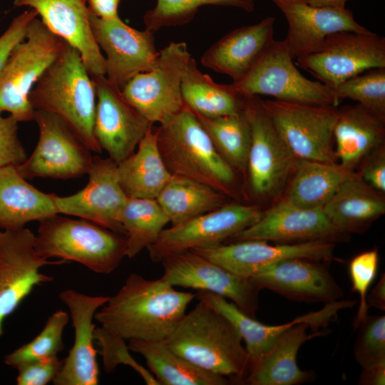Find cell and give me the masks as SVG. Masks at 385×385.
Masks as SVG:
<instances>
[{"label": "cell", "instance_id": "cell-1", "mask_svg": "<svg viewBox=\"0 0 385 385\" xmlns=\"http://www.w3.org/2000/svg\"><path fill=\"white\" fill-rule=\"evenodd\" d=\"M195 297L196 293L178 291L161 277L131 273L94 318L125 340H165Z\"/></svg>", "mask_w": 385, "mask_h": 385}, {"label": "cell", "instance_id": "cell-2", "mask_svg": "<svg viewBox=\"0 0 385 385\" xmlns=\"http://www.w3.org/2000/svg\"><path fill=\"white\" fill-rule=\"evenodd\" d=\"M231 322L199 300L165 340L175 353L195 365L244 384L250 357Z\"/></svg>", "mask_w": 385, "mask_h": 385}, {"label": "cell", "instance_id": "cell-3", "mask_svg": "<svg viewBox=\"0 0 385 385\" xmlns=\"http://www.w3.org/2000/svg\"><path fill=\"white\" fill-rule=\"evenodd\" d=\"M33 108L53 113L91 150L102 151L93 132L96 91L79 52L65 42L56 59L34 86Z\"/></svg>", "mask_w": 385, "mask_h": 385}, {"label": "cell", "instance_id": "cell-4", "mask_svg": "<svg viewBox=\"0 0 385 385\" xmlns=\"http://www.w3.org/2000/svg\"><path fill=\"white\" fill-rule=\"evenodd\" d=\"M158 148L172 175L205 184L227 195L235 182L196 114L186 105L155 130Z\"/></svg>", "mask_w": 385, "mask_h": 385}, {"label": "cell", "instance_id": "cell-5", "mask_svg": "<svg viewBox=\"0 0 385 385\" xmlns=\"http://www.w3.org/2000/svg\"><path fill=\"white\" fill-rule=\"evenodd\" d=\"M36 249L46 259L76 262L108 274L126 257L127 243L124 234L58 213L39 221Z\"/></svg>", "mask_w": 385, "mask_h": 385}, {"label": "cell", "instance_id": "cell-6", "mask_svg": "<svg viewBox=\"0 0 385 385\" xmlns=\"http://www.w3.org/2000/svg\"><path fill=\"white\" fill-rule=\"evenodd\" d=\"M38 16L30 22L24 38L14 46L0 71V112L9 113L19 123L33 120L30 93L66 42Z\"/></svg>", "mask_w": 385, "mask_h": 385}, {"label": "cell", "instance_id": "cell-7", "mask_svg": "<svg viewBox=\"0 0 385 385\" xmlns=\"http://www.w3.org/2000/svg\"><path fill=\"white\" fill-rule=\"evenodd\" d=\"M293 60L284 40H274L251 70L230 86L241 95H265L278 101L337 107L339 101L334 90L304 76Z\"/></svg>", "mask_w": 385, "mask_h": 385}, {"label": "cell", "instance_id": "cell-8", "mask_svg": "<svg viewBox=\"0 0 385 385\" xmlns=\"http://www.w3.org/2000/svg\"><path fill=\"white\" fill-rule=\"evenodd\" d=\"M191 58L185 42H170L151 70L124 85L123 96L150 123L165 122L185 106L181 84Z\"/></svg>", "mask_w": 385, "mask_h": 385}, {"label": "cell", "instance_id": "cell-9", "mask_svg": "<svg viewBox=\"0 0 385 385\" xmlns=\"http://www.w3.org/2000/svg\"><path fill=\"white\" fill-rule=\"evenodd\" d=\"M263 108L296 159L337 163L334 128L337 107L262 100Z\"/></svg>", "mask_w": 385, "mask_h": 385}, {"label": "cell", "instance_id": "cell-10", "mask_svg": "<svg viewBox=\"0 0 385 385\" xmlns=\"http://www.w3.org/2000/svg\"><path fill=\"white\" fill-rule=\"evenodd\" d=\"M296 60V66L333 89L367 70L385 67V38L372 31L337 32L328 36L318 51Z\"/></svg>", "mask_w": 385, "mask_h": 385}, {"label": "cell", "instance_id": "cell-11", "mask_svg": "<svg viewBox=\"0 0 385 385\" xmlns=\"http://www.w3.org/2000/svg\"><path fill=\"white\" fill-rule=\"evenodd\" d=\"M39 137L31 155L16 165L27 180L35 178L71 179L88 174L93 157L90 150L56 115L35 110Z\"/></svg>", "mask_w": 385, "mask_h": 385}, {"label": "cell", "instance_id": "cell-12", "mask_svg": "<svg viewBox=\"0 0 385 385\" xmlns=\"http://www.w3.org/2000/svg\"><path fill=\"white\" fill-rule=\"evenodd\" d=\"M245 96L244 110L251 127L247 170L253 193L274 197L283 189L296 158L266 113L259 96Z\"/></svg>", "mask_w": 385, "mask_h": 385}, {"label": "cell", "instance_id": "cell-13", "mask_svg": "<svg viewBox=\"0 0 385 385\" xmlns=\"http://www.w3.org/2000/svg\"><path fill=\"white\" fill-rule=\"evenodd\" d=\"M262 213L257 206L224 205L163 229L156 241L148 247L150 257L158 262L171 254L221 244L256 222Z\"/></svg>", "mask_w": 385, "mask_h": 385}, {"label": "cell", "instance_id": "cell-14", "mask_svg": "<svg viewBox=\"0 0 385 385\" xmlns=\"http://www.w3.org/2000/svg\"><path fill=\"white\" fill-rule=\"evenodd\" d=\"M64 262L41 257L36 249V235L29 229H0V337L5 319L34 288L53 281L40 272L41 267Z\"/></svg>", "mask_w": 385, "mask_h": 385}, {"label": "cell", "instance_id": "cell-15", "mask_svg": "<svg viewBox=\"0 0 385 385\" xmlns=\"http://www.w3.org/2000/svg\"><path fill=\"white\" fill-rule=\"evenodd\" d=\"M160 262L163 267L161 278L170 285L216 294L256 318L261 289L249 279L226 270L192 250L167 255Z\"/></svg>", "mask_w": 385, "mask_h": 385}, {"label": "cell", "instance_id": "cell-16", "mask_svg": "<svg viewBox=\"0 0 385 385\" xmlns=\"http://www.w3.org/2000/svg\"><path fill=\"white\" fill-rule=\"evenodd\" d=\"M94 39L105 58V76L122 88L136 74L151 70L158 57L153 32L140 31L118 16L103 19L90 11Z\"/></svg>", "mask_w": 385, "mask_h": 385}, {"label": "cell", "instance_id": "cell-17", "mask_svg": "<svg viewBox=\"0 0 385 385\" xmlns=\"http://www.w3.org/2000/svg\"><path fill=\"white\" fill-rule=\"evenodd\" d=\"M335 242L314 240L271 245L268 241L250 240L191 250L226 270L250 279L282 261L304 258L329 262L336 260Z\"/></svg>", "mask_w": 385, "mask_h": 385}, {"label": "cell", "instance_id": "cell-18", "mask_svg": "<svg viewBox=\"0 0 385 385\" xmlns=\"http://www.w3.org/2000/svg\"><path fill=\"white\" fill-rule=\"evenodd\" d=\"M96 91L94 135L102 150L117 164L133 154L153 125L105 76H91Z\"/></svg>", "mask_w": 385, "mask_h": 385}, {"label": "cell", "instance_id": "cell-19", "mask_svg": "<svg viewBox=\"0 0 385 385\" xmlns=\"http://www.w3.org/2000/svg\"><path fill=\"white\" fill-rule=\"evenodd\" d=\"M348 235L335 227L322 208L300 207L284 198L262 212L256 222L230 240L232 242L258 240L279 243L324 240L336 243L346 240Z\"/></svg>", "mask_w": 385, "mask_h": 385}, {"label": "cell", "instance_id": "cell-20", "mask_svg": "<svg viewBox=\"0 0 385 385\" xmlns=\"http://www.w3.org/2000/svg\"><path fill=\"white\" fill-rule=\"evenodd\" d=\"M88 175V182L81 190L63 197L55 194L58 213L76 216L124 234L118 217L128 197L120 185L117 163L111 158L93 157Z\"/></svg>", "mask_w": 385, "mask_h": 385}, {"label": "cell", "instance_id": "cell-21", "mask_svg": "<svg viewBox=\"0 0 385 385\" xmlns=\"http://www.w3.org/2000/svg\"><path fill=\"white\" fill-rule=\"evenodd\" d=\"M324 261L289 259L269 267L249 279L290 300L327 304L344 297V291Z\"/></svg>", "mask_w": 385, "mask_h": 385}, {"label": "cell", "instance_id": "cell-22", "mask_svg": "<svg viewBox=\"0 0 385 385\" xmlns=\"http://www.w3.org/2000/svg\"><path fill=\"white\" fill-rule=\"evenodd\" d=\"M59 299L69 309L75 339L68 356L53 381L54 385H96L99 381L97 349L94 346L96 312L108 300V296H90L66 289Z\"/></svg>", "mask_w": 385, "mask_h": 385}, {"label": "cell", "instance_id": "cell-23", "mask_svg": "<svg viewBox=\"0 0 385 385\" xmlns=\"http://www.w3.org/2000/svg\"><path fill=\"white\" fill-rule=\"evenodd\" d=\"M271 1L287 19L288 32L284 40L293 59L316 52L332 34L371 32L358 24L346 7H317L302 0Z\"/></svg>", "mask_w": 385, "mask_h": 385}, {"label": "cell", "instance_id": "cell-24", "mask_svg": "<svg viewBox=\"0 0 385 385\" xmlns=\"http://www.w3.org/2000/svg\"><path fill=\"white\" fill-rule=\"evenodd\" d=\"M198 300L202 301L224 315L238 331L246 344V350L251 361L265 354L284 332L294 325L307 323L312 332L322 331L336 319L338 312L353 307L356 301L337 300L325 304L320 310L310 312L293 320L279 325L262 324L242 312L234 303L216 294L200 290L196 292Z\"/></svg>", "mask_w": 385, "mask_h": 385}, {"label": "cell", "instance_id": "cell-25", "mask_svg": "<svg viewBox=\"0 0 385 385\" xmlns=\"http://www.w3.org/2000/svg\"><path fill=\"white\" fill-rule=\"evenodd\" d=\"M14 4L35 10L51 32L79 52L91 76H105V58L92 34L87 0H14Z\"/></svg>", "mask_w": 385, "mask_h": 385}, {"label": "cell", "instance_id": "cell-26", "mask_svg": "<svg viewBox=\"0 0 385 385\" xmlns=\"http://www.w3.org/2000/svg\"><path fill=\"white\" fill-rule=\"evenodd\" d=\"M274 22L273 16H268L231 31L204 52L201 63L227 75L232 82L240 80L274 41Z\"/></svg>", "mask_w": 385, "mask_h": 385}, {"label": "cell", "instance_id": "cell-27", "mask_svg": "<svg viewBox=\"0 0 385 385\" xmlns=\"http://www.w3.org/2000/svg\"><path fill=\"white\" fill-rule=\"evenodd\" d=\"M334 128L337 163L354 170L362 159L384 144L385 116L359 104L337 108Z\"/></svg>", "mask_w": 385, "mask_h": 385}, {"label": "cell", "instance_id": "cell-28", "mask_svg": "<svg viewBox=\"0 0 385 385\" xmlns=\"http://www.w3.org/2000/svg\"><path fill=\"white\" fill-rule=\"evenodd\" d=\"M309 328V324L300 323L281 334L265 354L250 361L244 384L298 385L314 381V372L302 370L297 361L301 346L307 341L323 334L322 331L308 334Z\"/></svg>", "mask_w": 385, "mask_h": 385}, {"label": "cell", "instance_id": "cell-29", "mask_svg": "<svg viewBox=\"0 0 385 385\" xmlns=\"http://www.w3.org/2000/svg\"><path fill=\"white\" fill-rule=\"evenodd\" d=\"M54 195L29 183L16 165L1 167L0 229H21L30 222L58 214Z\"/></svg>", "mask_w": 385, "mask_h": 385}, {"label": "cell", "instance_id": "cell-30", "mask_svg": "<svg viewBox=\"0 0 385 385\" xmlns=\"http://www.w3.org/2000/svg\"><path fill=\"white\" fill-rule=\"evenodd\" d=\"M322 209L343 232L359 233L385 213V199L354 171Z\"/></svg>", "mask_w": 385, "mask_h": 385}, {"label": "cell", "instance_id": "cell-31", "mask_svg": "<svg viewBox=\"0 0 385 385\" xmlns=\"http://www.w3.org/2000/svg\"><path fill=\"white\" fill-rule=\"evenodd\" d=\"M117 172L128 197L156 199L172 175L160 155L153 125L140 140L137 150L117 164Z\"/></svg>", "mask_w": 385, "mask_h": 385}, {"label": "cell", "instance_id": "cell-32", "mask_svg": "<svg viewBox=\"0 0 385 385\" xmlns=\"http://www.w3.org/2000/svg\"><path fill=\"white\" fill-rule=\"evenodd\" d=\"M128 346L143 356L150 372L163 385H227L229 378L200 368L171 350L165 340H128Z\"/></svg>", "mask_w": 385, "mask_h": 385}, {"label": "cell", "instance_id": "cell-33", "mask_svg": "<svg viewBox=\"0 0 385 385\" xmlns=\"http://www.w3.org/2000/svg\"><path fill=\"white\" fill-rule=\"evenodd\" d=\"M285 199L303 208H322L354 172L338 163L296 159Z\"/></svg>", "mask_w": 385, "mask_h": 385}, {"label": "cell", "instance_id": "cell-34", "mask_svg": "<svg viewBox=\"0 0 385 385\" xmlns=\"http://www.w3.org/2000/svg\"><path fill=\"white\" fill-rule=\"evenodd\" d=\"M181 93L185 105L196 114L215 118L232 115L244 108L245 96L230 84H220L200 71L191 58L183 78Z\"/></svg>", "mask_w": 385, "mask_h": 385}, {"label": "cell", "instance_id": "cell-35", "mask_svg": "<svg viewBox=\"0 0 385 385\" xmlns=\"http://www.w3.org/2000/svg\"><path fill=\"white\" fill-rule=\"evenodd\" d=\"M225 197L205 184L172 175L156 200L172 225H176L222 207Z\"/></svg>", "mask_w": 385, "mask_h": 385}, {"label": "cell", "instance_id": "cell-36", "mask_svg": "<svg viewBox=\"0 0 385 385\" xmlns=\"http://www.w3.org/2000/svg\"><path fill=\"white\" fill-rule=\"evenodd\" d=\"M118 221L126 237V257L129 258L153 245L170 222L156 199L130 197L120 212Z\"/></svg>", "mask_w": 385, "mask_h": 385}, {"label": "cell", "instance_id": "cell-37", "mask_svg": "<svg viewBox=\"0 0 385 385\" xmlns=\"http://www.w3.org/2000/svg\"><path fill=\"white\" fill-rule=\"evenodd\" d=\"M196 115L222 158L234 170H247L251 127L244 108L235 114L215 118Z\"/></svg>", "mask_w": 385, "mask_h": 385}, {"label": "cell", "instance_id": "cell-38", "mask_svg": "<svg viewBox=\"0 0 385 385\" xmlns=\"http://www.w3.org/2000/svg\"><path fill=\"white\" fill-rule=\"evenodd\" d=\"M255 4V0H157L154 8L144 14L143 21L145 29L154 33L163 27L188 23L205 5L231 6L251 12Z\"/></svg>", "mask_w": 385, "mask_h": 385}, {"label": "cell", "instance_id": "cell-39", "mask_svg": "<svg viewBox=\"0 0 385 385\" xmlns=\"http://www.w3.org/2000/svg\"><path fill=\"white\" fill-rule=\"evenodd\" d=\"M68 319V313L63 310L53 312L42 331L29 343L7 354L4 363L16 369L25 363L57 355L64 349L62 336Z\"/></svg>", "mask_w": 385, "mask_h": 385}, {"label": "cell", "instance_id": "cell-40", "mask_svg": "<svg viewBox=\"0 0 385 385\" xmlns=\"http://www.w3.org/2000/svg\"><path fill=\"white\" fill-rule=\"evenodd\" d=\"M333 90L339 101L349 98L385 116V67L367 70Z\"/></svg>", "mask_w": 385, "mask_h": 385}, {"label": "cell", "instance_id": "cell-41", "mask_svg": "<svg viewBox=\"0 0 385 385\" xmlns=\"http://www.w3.org/2000/svg\"><path fill=\"white\" fill-rule=\"evenodd\" d=\"M354 356L362 368L385 364V317L369 314L356 327Z\"/></svg>", "mask_w": 385, "mask_h": 385}, {"label": "cell", "instance_id": "cell-42", "mask_svg": "<svg viewBox=\"0 0 385 385\" xmlns=\"http://www.w3.org/2000/svg\"><path fill=\"white\" fill-rule=\"evenodd\" d=\"M94 339L99 344L100 354L103 358V366L106 372L115 371L119 364L130 366L137 371L148 385H160L154 376L130 355L125 339L103 327H96Z\"/></svg>", "mask_w": 385, "mask_h": 385}, {"label": "cell", "instance_id": "cell-43", "mask_svg": "<svg viewBox=\"0 0 385 385\" xmlns=\"http://www.w3.org/2000/svg\"><path fill=\"white\" fill-rule=\"evenodd\" d=\"M378 264L379 252L376 248L359 253L354 257L349 264L351 290L357 292L360 297L359 307L354 322V328H356L368 314L367 292L376 277Z\"/></svg>", "mask_w": 385, "mask_h": 385}, {"label": "cell", "instance_id": "cell-44", "mask_svg": "<svg viewBox=\"0 0 385 385\" xmlns=\"http://www.w3.org/2000/svg\"><path fill=\"white\" fill-rule=\"evenodd\" d=\"M0 112V168L19 165L27 158L26 150L18 137V121L11 115Z\"/></svg>", "mask_w": 385, "mask_h": 385}, {"label": "cell", "instance_id": "cell-45", "mask_svg": "<svg viewBox=\"0 0 385 385\" xmlns=\"http://www.w3.org/2000/svg\"><path fill=\"white\" fill-rule=\"evenodd\" d=\"M57 355L23 364L18 370V385H46L53 382L63 365Z\"/></svg>", "mask_w": 385, "mask_h": 385}, {"label": "cell", "instance_id": "cell-46", "mask_svg": "<svg viewBox=\"0 0 385 385\" xmlns=\"http://www.w3.org/2000/svg\"><path fill=\"white\" fill-rule=\"evenodd\" d=\"M37 16L32 9L24 11L12 20L0 36V71L14 46L24 38L29 24Z\"/></svg>", "mask_w": 385, "mask_h": 385}, {"label": "cell", "instance_id": "cell-47", "mask_svg": "<svg viewBox=\"0 0 385 385\" xmlns=\"http://www.w3.org/2000/svg\"><path fill=\"white\" fill-rule=\"evenodd\" d=\"M358 174L362 180L379 192H385V148L384 144L378 147L359 164Z\"/></svg>", "mask_w": 385, "mask_h": 385}, {"label": "cell", "instance_id": "cell-48", "mask_svg": "<svg viewBox=\"0 0 385 385\" xmlns=\"http://www.w3.org/2000/svg\"><path fill=\"white\" fill-rule=\"evenodd\" d=\"M90 11L96 16L103 19H112L118 16L120 0H87Z\"/></svg>", "mask_w": 385, "mask_h": 385}, {"label": "cell", "instance_id": "cell-49", "mask_svg": "<svg viewBox=\"0 0 385 385\" xmlns=\"http://www.w3.org/2000/svg\"><path fill=\"white\" fill-rule=\"evenodd\" d=\"M358 384L360 385H384L385 364L362 369Z\"/></svg>", "mask_w": 385, "mask_h": 385}, {"label": "cell", "instance_id": "cell-50", "mask_svg": "<svg viewBox=\"0 0 385 385\" xmlns=\"http://www.w3.org/2000/svg\"><path fill=\"white\" fill-rule=\"evenodd\" d=\"M366 303L369 307L380 311L385 310V274L383 273L376 284L366 296Z\"/></svg>", "mask_w": 385, "mask_h": 385}, {"label": "cell", "instance_id": "cell-51", "mask_svg": "<svg viewBox=\"0 0 385 385\" xmlns=\"http://www.w3.org/2000/svg\"><path fill=\"white\" fill-rule=\"evenodd\" d=\"M306 4L317 7L344 8L349 0H302Z\"/></svg>", "mask_w": 385, "mask_h": 385}]
</instances>
